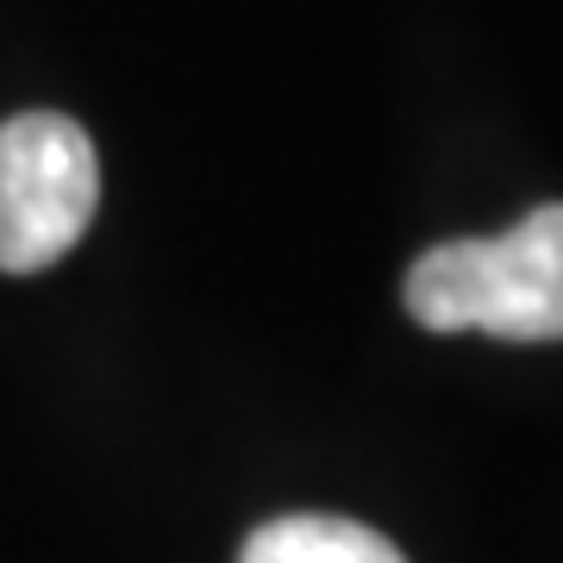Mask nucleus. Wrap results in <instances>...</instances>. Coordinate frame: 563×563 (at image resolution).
Masks as SVG:
<instances>
[{"label":"nucleus","mask_w":563,"mask_h":563,"mask_svg":"<svg viewBox=\"0 0 563 563\" xmlns=\"http://www.w3.org/2000/svg\"><path fill=\"white\" fill-rule=\"evenodd\" d=\"M101 207V163L69 113H13L0 125V269L32 276L69 257Z\"/></svg>","instance_id":"f03ea898"},{"label":"nucleus","mask_w":563,"mask_h":563,"mask_svg":"<svg viewBox=\"0 0 563 563\" xmlns=\"http://www.w3.org/2000/svg\"><path fill=\"white\" fill-rule=\"evenodd\" d=\"M426 332H488L507 344L563 339V201L532 207L495 239L432 244L401 288Z\"/></svg>","instance_id":"f257e3e1"},{"label":"nucleus","mask_w":563,"mask_h":563,"mask_svg":"<svg viewBox=\"0 0 563 563\" xmlns=\"http://www.w3.org/2000/svg\"><path fill=\"white\" fill-rule=\"evenodd\" d=\"M239 563H407L376 526L339 514H282L244 539Z\"/></svg>","instance_id":"7ed1b4c3"}]
</instances>
